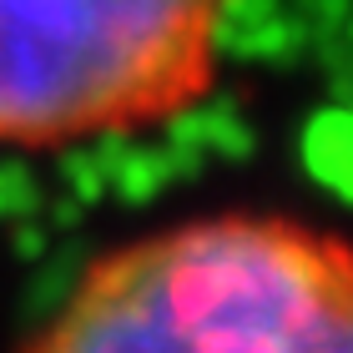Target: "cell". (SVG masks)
Returning <instances> with one entry per match:
<instances>
[{"instance_id": "obj_2", "label": "cell", "mask_w": 353, "mask_h": 353, "mask_svg": "<svg viewBox=\"0 0 353 353\" xmlns=\"http://www.w3.org/2000/svg\"><path fill=\"white\" fill-rule=\"evenodd\" d=\"M243 0H0V152L147 137L222 81Z\"/></svg>"}, {"instance_id": "obj_1", "label": "cell", "mask_w": 353, "mask_h": 353, "mask_svg": "<svg viewBox=\"0 0 353 353\" xmlns=\"http://www.w3.org/2000/svg\"><path fill=\"white\" fill-rule=\"evenodd\" d=\"M15 353H353V248L293 207H212L96 248Z\"/></svg>"}]
</instances>
